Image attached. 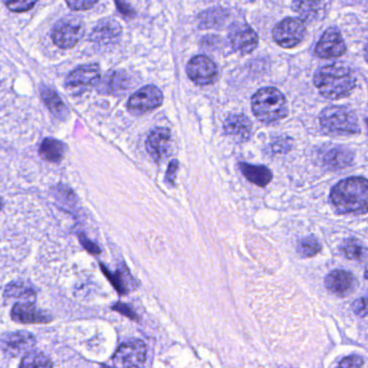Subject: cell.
<instances>
[{"instance_id":"6da1fadb","label":"cell","mask_w":368,"mask_h":368,"mask_svg":"<svg viewBox=\"0 0 368 368\" xmlns=\"http://www.w3.org/2000/svg\"><path fill=\"white\" fill-rule=\"evenodd\" d=\"M331 201L341 214L368 212V179L349 177L339 182L331 192Z\"/></svg>"},{"instance_id":"7a4b0ae2","label":"cell","mask_w":368,"mask_h":368,"mask_svg":"<svg viewBox=\"0 0 368 368\" xmlns=\"http://www.w3.org/2000/svg\"><path fill=\"white\" fill-rule=\"evenodd\" d=\"M314 81L320 93L331 100L349 95L357 85L352 71L338 64L321 67L314 73Z\"/></svg>"},{"instance_id":"3957f363","label":"cell","mask_w":368,"mask_h":368,"mask_svg":"<svg viewBox=\"0 0 368 368\" xmlns=\"http://www.w3.org/2000/svg\"><path fill=\"white\" fill-rule=\"evenodd\" d=\"M255 117L265 124L280 121L287 114V104L283 93L275 88H263L251 97Z\"/></svg>"},{"instance_id":"277c9868","label":"cell","mask_w":368,"mask_h":368,"mask_svg":"<svg viewBox=\"0 0 368 368\" xmlns=\"http://www.w3.org/2000/svg\"><path fill=\"white\" fill-rule=\"evenodd\" d=\"M321 126L332 134L350 135L361 132L355 112L345 106H329L320 114Z\"/></svg>"},{"instance_id":"5b68a950","label":"cell","mask_w":368,"mask_h":368,"mask_svg":"<svg viewBox=\"0 0 368 368\" xmlns=\"http://www.w3.org/2000/svg\"><path fill=\"white\" fill-rule=\"evenodd\" d=\"M306 32L304 20L286 18L273 28V40L282 48H294L304 40Z\"/></svg>"},{"instance_id":"8992f818","label":"cell","mask_w":368,"mask_h":368,"mask_svg":"<svg viewBox=\"0 0 368 368\" xmlns=\"http://www.w3.org/2000/svg\"><path fill=\"white\" fill-rule=\"evenodd\" d=\"M146 345L134 339L122 343L112 357L114 368H144L146 362Z\"/></svg>"},{"instance_id":"52a82bcc","label":"cell","mask_w":368,"mask_h":368,"mask_svg":"<svg viewBox=\"0 0 368 368\" xmlns=\"http://www.w3.org/2000/svg\"><path fill=\"white\" fill-rule=\"evenodd\" d=\"M162 103V91L156 85H147L131 96L126 108L134 116H141L157 109Z\"/></svg>"},{"instance_id":"ba28073f","label":"cell","mask_w":368,"mask_h":368,"mask_svg":"<svg viewBox=\"0 0 368 368\" xmlns=\"http://www.w3.org/2000/svg\"><path fill=\"white\" fill-rule=\"evenodd\" d=\"M188 77L196 85H210L216 83L218 78V69L215 63L206 55H196L186 66Z\"/></svg>"},{"instance_id":"9c48e42d","label":"cell","mask_w":368,"mask_h":368,"mask_svg":"<svg viewBox=\"0 0 368 368\" xmlns=\"http://www.w3.org/2000/svg\"><path fill=\"white\" fill-rule=\"evenodd\" d=\"M85 28L77 18H65L52 30V40L59 48L71 49L83 38Z\"/></svg>"},{"instance_id":"30bf717a","label":"cell","mask_w":368,"mask_h":368,"mask_svg":"<svg viewBox=\"0 0 368 368\" xmlns=\"http://www.w3.org/2000/svg\"><path fill=\"white\" fill-rule=\"evenodd\" d=\"M229 42L235 51L247 54L257 48L259 36L247 24L236 23L229 30Z\"/></svg>"},{"instance_id":"8fae6325","label":"cell","mask_w":368,"mask_h":368,"mask_svg":"<svg viewBox=\"0 0 368 368\" xmlns=\"http://www.w3.org/2000/svg\"><path fill=\"white\" fill-rule=\"evenodd\" d=\"M347 47L340 32L337 28H328L319 40L316 54L321 59H336L345 54Z\"/></svg>"},{"instance_id":"7c38bea8","label":"cell","mask_w":368,"mask_h":368,"mask_svg":"<svg viewBox=\"0 0 368 368\" xmlns=\"http://www.w3.org/2000/svg\"><path fill=\"white\" fill-rule=\"evenodd\" d=\"M325 286L334 295L347 297L357 290V278L347 270H334L327 275Z\"/></svg>"},{"instance_id":"4fadbf2b","label":"cell","mask_w":368,"mask_h":368,"mask_svg":"<svg viewBox=\"0 0 368 368\" xmlns=\"http://www.w3.org/2000/svg\"><path fill=\"white\" fill-rule=\"evenodd\" d=\"M11 316L12 320L23 324H42L52 321L50 314L37 308L32 302H20L14 304Z\"/></svg>"},{"instance_id":"5bb4252c","label":"cell","mask_w":368,"mask_h":368,"mask_svg":"<svg viewBox=\"0 0 368 368\" xmlns=\"http://www.w3.org/2000/svg\"><path fill=\"white\" fill-rule=\"evenodd\" d=\"M101 69L97 64L81 65L73 69L65 81V85L71 89L76 88L91 87L99 83Z\"/></svg>"},{"instance_id":"9a60e30c","label":"cell","mask_w":368,"mask_h":368,"mask_svg":"<svg viewBox=\"0 0 368 368\" xmlns=\"http://www.w3.org/2000/svg\"><path fill=\"white\" fill-rule=\"evenodd\" d=\"M35 343L36 339L28 332L11 333V334L4 335L1 339L4 352L11 357H18L32 350Z\"/></svg>"},{"instance_id":"2e32d148","label":"cell","mask_w":368,"mask_h":368,"mask_svg":"<svg viewBox=\"0 0 368 368\" xmlns=\"http://www.w3.org/2000/svg\"><path fill=\"white\" fill-rule=\"evenodd\" d=\"M171 145V132L169 129L156 128L150 131L146 141V149L149 155L156 161L167 156Z\"/></svg>"},{"instance_id":"e0dca14e","label":"cell","mask_w":368,"mask_h":368,"mask_svg":"<svg viewBox=\"0 0 368 368\" xmlns=\"http://www.w3.org/2000/svg\"><path fill=\"white\" fill-rule=\"evenodd\" d=\"M121 32V26L116 20L104 18L92 30L90 40L97 44H112L118 42Z\"/></svg>"},{"instance_id":"ac0fdd59","label":"cell","mask_w":368,"mask_h":368,"mask_svg":"<svg viewBox=\"0 0 368 368\" xmlns=\"http://www.w3.org/2000/svg\"><path fill=\"white\" fill-rule=\"evenodd\" d=\"M224 130L231 138L245 142L251 134V122L245 114H230L225 120Z\"/></svg>"},{"instance_id":"d6986e66","label":"cell","mask_w":368,"mask_h":368,"mask_svg":"<svg viewBox=\"0 0 368 368\" xmlns=\"http://www.w3.org/2000/svg\"><path fill=\"white\" fill-rule=\"evenodd\" d=\"M128 88V76L120 71H109L99 83V91L105 94L124 93Z\"/></svg>"},{"instance_id":"ffe728a7","label":"cell","mask_w":368,"mask_h":368,"mask_svg":"<svg viewBox=\"0 0 368 368\" xmlns=\"http://www.w3.org/2000/svg\"><path fill=\"white\" fill-rule=\"evenodd\" d=\"M40 95H42L44 105L47 106V108L50 110L51 114L55 118L60 120L66 119L67 116H69V109H67L66 105L61 99L60 95L54 90L51 89L48 85H42L40 87Z\"/></svg>"},{"instance_id":"44dd1931","label":"cell","mask_w":368,"mask_h":368,"mask_svg":"<svg viewBox=\"0 0 368 368\" xmlns=\"http://www.w3.org/2000/svg\"><path fill=\"white\" fill-rule=\"evenodd\" d=\"M353 158L355 156L350 149L335 147L325 153L324 163L328 169L338 171L349 167L352 163Z\"/></svg>"},{"instance_id":"7402d4cb","label":"cell","mask_w":368,"mask_h":368,"mask_svg":"<svg viewBox=\"0 0 368 368\" xmlns=\"http://www.w3.org/2000/svg\"><path fill=\"white\" fill-rule=\"evenodd\" d=\"M240 170L243 175L251 183L255 184L259 187H266L270 182L273 181V173L267 167H263V165L240 163Z\"/></svg>"},{"instance_id":"603a6c76","label":"cell","mask_w":368,"mask_h":368,"mask_svg":"<svg viewBox=\"0 0 368 368\" xmlns=\"http://www.w3.org/2000/svg\"><path fill=\"white\" fill-rule=\"evenodd\" d=\"M67 147L64 143L55 138H44L40 145V155L44 160L59 163L64 158Z\"/></svg>"},{"instance_id":"cb8c5ba5","label":"cell","mask_w":368,"mask_h":368,"mask_svg":"<svg viewBox=\"0 0 368 368\" xmlns=\"http://www.w3.org/2000/svg\"><path fill=\"white\" fill-rule=\"evenodd\" d=\"M340 249L345 256L351 259V261H363L367 259V247L357 239H347V240L343 241Z\"/></svg>"},{"instance_id":"d4e9b609","label":"cell","mask_w":368,"mask_h":368,"mask_svg":"<svg viewBox=\"0 0 368 368\" xmlns=\"http://www.w3.org/2000/svg\"><path fill=\"white\" fill-rule=\"evenodd\" d=\"M226 10L222 9V8H213V9L206 10L199 16L201 26L208 28H218L226 21Z\"/></svg>"},{"instance_id":"484cf974","label":"cell","mask_w":368,"mask_h":368,"mask_svg":"<svg viewBox=\"0 0 368 368\" xmlns=\"http://www.w3.org/2000/svg\"><path fill=\"white\" fill-rule=\"evenodd\" d=\"M322 3H311V1H296L293 4L294 10L300 14L304 20L312 21L318 18L322 10Z\"/></svg>"},{"instance_id":"4316f807","label":"cell","mask_w":368,"mask_h":368,"mask_svg":"<svg viewBox=\"0 0 368 368\" xmlns=\"http://www.w3.org/2000/svg\"><path fill=\"white\" fill-rule=\"evenodd\" d=\"M20 368H52V363L42 352H30L22 360Z\"/></svg>"},{"instance_id":"83f0119b","label":"cell","mask_w":368,"mask_h":368,"mask_svg":"<svg viewBox=\"0 0 368 368\" xmlns=\"http://www.w3.org/2000/svg\"><path fill=\"white\" fill-rule=\"evenodd\" d=\"M322 247L316 237L310 236L298 241L297 251L302 256L314 257L321 251Z\"/></svg>"},{"instance_id":"f1b7e54d","label":"cell","mask_w":368,"mask_h":368,"mask_svg":"<svg viewBox=\"0 0 368 368\" xmlns=\"http://www.w3.org/2000/svg\"><path fill=\"white\" fill-rule=\"evenodd\" d=\"M6 295L16 296V297L21 298L23 296H32L34 295V292L32 290H28L25 286L22 285V284H11V285L8 286L7 290H6Z\"/></svg>"},{"instance_id":"f546056e","label":"cell","mask_w":368,"mask_h":368,"mask_svg":"<svg viewBox=\"0 0 368 368\" xmlns=\"http://www.w3.org/2000/svg\"><path fill=\"white\" fill-rule=\"evenodd\" d=\"M36 1H28V0H18V1H6L5 5L11 10L12 12H24L32 9Z\"/></svg>"},{"instance_id":"4dcf8cb0","label":"cell","mask_w":368,"mask_h":368,"mask_svg":"<svg viewBox=\"0 0 368 368\" xmlns=\"http://www.w3.org/2000/svg\"><path fill=\"white\" fill-rule=\"evenodd\" d=\"M352 309L357 316L368 319V297H362L361 299L355 300Z\"/></svg>"},{"instance_id":"1f68e13d","label":"cell","mask_w":368,"mask_h":368,"mask_svg":"<svg viewBox=\"0 0 368 368\" xmlns=\"http://www.w3.org/2000/svg\"><path fill=\"white\" fill-rule=\"evenodd\" d=\"M363 364L364 361L361 357H359V355H350V357H345L339 363V368H361Z\"/></svg>"},{"instance_id":"d6a6232c","label":"cell","mask_w":368,"mask_h":368,"mask_svg":"<svg viewBox=\"0 0 368 368\" xmlns=\"http://www.w3.org/2000/svg\"><path fill=\"white\" fill-rule=\"evenodd\" d=\"M97 1H92V0H79V1H69L67 0L66 4L71 9L73 10H89L96 5Z\"/></svg>"},{"instance_id":"836d02e7","label":"cell","mask_w":368,"mask_h":368,"mask_svg":"<svg viewBox=\"0 0 368 368\" xmlns=\"http://www.w3.org/2000/svg\"><path fill=\"white\" fill-rule=\"evenodd\" d=\"M177 170H179V161H171L169 167H167V174H165V182H167L169 185L174 186V182H175V177H177Z\"/></svg>"},{"instance_id":"e575fe53","label":"cell","mask_w":368,"mask_h":368,"mask_svg":"<svg viewBox=\"0 0 368 368\" xmlns=\"http://www.w3.org/2000/svg\"><path fill=\"white\" fill-rule=\"evenodd\" d=\"M112 309L116 310V311L120 312V314H124L126 316H129V318L136 320V316H135L136 314H135L134 312L131 310L130 307L126 306V304H121V302H118V304H116L114 307H112Z\"/></svg>"},{"instance_id":"d590c367","label":"cell","mask_w":368,"mask_h":368,"mask_svg":"<svg viewBox=\"0 0 368 368\" xmlns=\"http://www.w3.org/2000/svg\"><path fill=\"white\" fill-rule=\"evenodd\" d=\"M81 244L83 245V247H85L88 251H90L91 254H100V253H101V249H99V247L92 243L89 239L85 238L83 235L81 236Z\"/></svg>"},{"instance_id":"8d00e7d4","label":"cell","mask_w":368,"mask_h":368,"mask_svg":"<svg viewBox=\"0 0 368 368\" xmlns=\"http://www.w3.org/2000/svg\"><path fill=\"white\" fill-rule=\"evenodd\" d=\"M116 6H117L119 12H121V13L124 14V16H132L133 14H134V11H133L132 7H131V6L129 5V4L116 1Z\"/></svg>"},{"instance_id":"74e56055","label":"cell","mask_w":368,"mask_h":368,"mask_svg":"<svg viewBox=\"0 0 368 368\" xmlns=\"http://www.w3.org/2000/svg\"><path fill=\"white\" fill-rule=\"evenodd\" d=\"M364 57H365L366 62L368 63V42L366 44L365 50H364Z\"/></svg>"},{"instance_id":"f35d334b","label":"cell","mask_w":368,"mask_h":368,"mask_svg":"<svg viewBox=\"0 0 368 368\" xmlns=\"http://www.w3.org/2000/svg\"><path fill=\"white\" fill-rule=\"evenodd\" d=\"M365 279L368 280V268L365 270Z\"/></svg>"},{"instance_id":"ab89813d","label":"cell","mask_w":368,"mask_h":368,"mask_svg":"<svg viewBox=\"0 0 368 368\" xmlns=\"http://www.w3.org/2000/svg\"><path fill=\"white\" fill-rule=\"evenodd\" d=\"M366 124H367V126H368V119H366Z\"/></svg>"},{"instance_id":"60d3db41","label":"cell","mask_w":368,"mask_h":368,"mask_svg":"<svg viewBox=\"0 0 368 368\" xmlns=\"http://www.w3.org/2000/svg\"><path fill=\"white\" fill-rule=\"evenodd\" d=\"M103 368H109V367H107V366H103Z\"/></svg>"}]
</instances>
